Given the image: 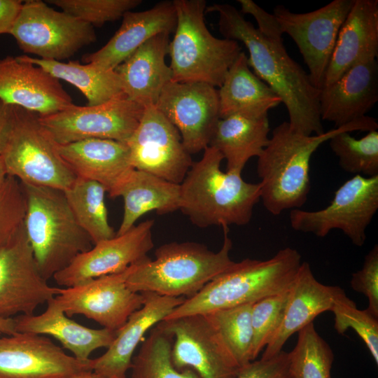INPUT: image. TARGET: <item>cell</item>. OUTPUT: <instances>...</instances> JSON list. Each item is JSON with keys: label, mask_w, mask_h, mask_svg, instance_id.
Returning <instances> with one entry per match:
<instances>
[{"label": "cell", "mask_w": 378, "mask_h": 378, "mask_svg": "<svg viewBox=\"0 0 378 378\" xmlns=\"http://www.w3.org/2000/svg\"><path fill=\"white\" fill-rule=\"evenodd\" d=\"M23 1L0 0V34H10Z\"/></svg>", "instance_id": "cell-45"}, {"label": "cell", "mask_w": 378, "mask_h": 378, "mask_svg": "<svg viewBox=\"0 0 378 378\" xmlns=\"http://www.w3.org/2000/svg\"><path fill=\"white\" fill-rule=\"evenodd\" d=\"M18 332L51 335L70 351L76 359L87 362L96 349L108 348L116 336V331L106 328L94 329L69 318L55 302L54 298L38 315H19L14 317Z\"/></svg>", "instance_id": "cell-28"}, {"label": "cell", "mask_w": 378, "mask_h": 378, "mask_svg": "<svg viewBox=\"0 0 378 378\" xmlns=\"http://www.w3.org/2000/svg\"><path fill=\"white\" fill-rule=\"evenodd\" d=\"M298 333L296 345L288 352L290 378H331L334 354L314 323L308 324Z\"/></svg>", "instance_id": "cell-36"}, {"label": "cell", "mask_w": 378, "mask_h": 378, "mask_svg": "<svg viewBox=\"0 0 378 378\" xmlns=\"http://www.w3.org/2000/svg\"><path fill=\"white\" fill-rule=\"evenodd\" d=\"M252 304L220 309L204 315L239 368L253 361Z\"/></svg>", "instance_id": "cell-35"}, {"label": "cell", "mask_w": 378, "mask_h": 378, "mask_svg": "<svg viewBox=\"0 0 378 378\" xmlns=\"http://www.w3.org/2000/svg\"><path fill=\"white\" fill-rule=\"evenodd\" d=\"M377 128V120L368 115L318 135L295 132L288 122L277 125L257 161L260 200L265 208L274 216L300 209L308 198L309 163L317 148L341 132H370Z\"/></svg>", "instance_id": "cell-2"}, {"label": "cell", "mask_w": 378, "mask_h": 378, "mask_svg": "<svg viewBox=\"0 0 378 378\" xmlns=\"http://www.w3.org/2000/svg\"><path fill=\"white\" fill-rule=\"evenodd\" d=\"M11 119V105L0 101V155L9 130Z\"/></svg>", "instance_id": "cell-46"}, {"label": "cell", "mask_w": 378, "mask_h": 378, "mask_svg": "<svg viewBox=\"0 0 378 378\" xmlns=\"http://www.w3.org/2000/svg\"><path fill=\"white\" fill-rule=\"evenodd\" d=\"M289 290L264 298L252 304L253 360L266 347L279 328L288 303Z\"/></svg>", "instance_id": "cell-38"}, {"label": "cell", "mask_w": 378, "mask_h": 378, "mask_svg": "<svg viewBox=\"0 0 378 378\" xmlns=\"http://www.w3.org/2000/svg\"><path fill=\"white\" fill-rule=\"evenodd\" d=\"M67 378H110L106 376L102 375L92 370H86L74 374Z\"/></svg>", "instance_id": "cell-48"}, {"label": "cell", "mask_w": 378, "mask_h": 378, "mask_svg": "<svg viewBox=\"0 0 378 378\" xmlns=\"http://www.w3.org/2000/svg\"><path fill=\"white\" fill-rule=\"evenodd\" d=\"M268 117L251 119L238 115L218 120L209 146L218 150L226 160V172L241 174L247 162L258 157L270 137Z\"/></svg>", "instance_id": "cell-31"}, {"label": "cell", "mask_w": 378, "mask_h": 378, "mask_svg": "<svg viewBox=\"0 0 378 378\" xmlns=\"http://www.w3.org/2000/svg\"><path fill=\"white\" fill-rule=\"evenodd\" d=\"M141 293L145 298L143 305L134 312L117 331L106 351L99 357L91 359V368L94 372L110 378H127L133 354L140 342L144 340L146 332L164 321L186 299L150 292Z\"/></svg>", "instance_id": "cell-22"}, {"label": "cell", "mask_w": 378, "mask_h": 378, "mask_svg": "<svg viewBox=\"0 0 378 378\" xmlns=\"http://www.w3.org/2000/svg\"><path fill=\"white\" fill-rule=\"evenodd\" d=\"M288 363V353L282 350L273 357L241 367L236 378H290Z\"/></svg>", "instance_id": "cell-43"}, {"label": "cell", "mask_w": 378, "mask_h": 378, "mask_svg": "<svg viewBox=\"0 0 378 378\" xmlns=\"http://www.w3.org/2000/svg\"><path fill=\"white\" fill-rule=\"evenodd\" d=\"M176 27L169 45L172 81L220 87L241 48L238 41L218 38L204 22V0H174Z\"/></svg>", "instance_id": "cell-7"}, {"label": "cell", "mask_w": 378, "mask_h": 378, "mask_svg": "<svg viewBox=\"0 0 378 378\" xmlns=\"http://www.w3.org/2000/svg\"><path fill=\"white\" fill-rule=\"evenodd\" d=\"M224 228V240L217 252L192 242H171L159 246L155 259L139 262L126 280L136 293L150 292L169 297L190 298L233 263L232 243Z\"/></svg>", "instance_id": "cell-5"}, {"label": "cell", "mask_w": 378, "mask_h": 378, "mask_svg": "<svg viewBox=\"0 0 378 378\" xmlns=\"http://www.w3.org/2000/svg\"><path fill=\"white\" fill-rule=\"evenodd\" d=\"M26 199L20 182L8 176L0 186V248L24 227Z\"/></svg>", "instance_id": "cell-41"}, {"label": "cell", "mask_w": 378, "mask_h": 378, "mask_svg": "<svg viewBox=\"0 0 378 378\" xmlns=\"http://www.w3.org/2000/svg\"><path fill=\"white\" fill-rule=\"evenodd\" d=\"M331 312L334 314L335 329L344 334L353 329L368 349L375 363L378 364V319L367 309L360 310L351 299L334 304Z\"/></svg>", "instance_id": "cell-40"}, {"label": "cell", "mask_w": 378, "mask_h": 378, "mask_svg": "<svg viewBox=\"0 0 378 378\" xmlns=\"http://www.w3.org/2000/svg\"><path fill=\"white\" fill-rule=\"evenodd\" d=\"M155 106L176 128L190 155L209 146L220 120L215 87L201 82L171 81Z\"/></svg>", "instance_id": "cell-15"}, {"label": "cell", "mask_w": 378, "mask_h": 378, "mask_svg": "<svg viewBox=\"0 0 378 378\" xmlns=\"http://www.w3.org/2000/svg\"><path fill=\"white\" fill-rule=\"evenodd\" d=\"M349 298L342 288L319 282L309 264L302 262L289 290L288 303L282 323L265 348L262 359L278 354L287 340L320 314L331 311L334 304Z\"/></svg>", "instance_id": "cell-21"}, {"label": "cell", "mask_w": 378, "mask_h": 378, "mask_svg": "<svg viewBox=\"0 0 378 378\" xmlns=\"http://www.w3.org/2000/svg\"><path fill=\"white\" fill-rule=\"evenodd\" d=\"M205 12L218 14L219 30L225 38L245 45L249 66L280 97L288 111L290 127L305 135L323 134L320 90L289 56L283 42L266 38L230 4H214L206 7Z\"/></svg>", "instance_id": "cell-1"}, {"label": "cell", "mask_w": 378, "mask_h": 378, "mask_svg": "<svg viewBox=\"0 0 378 378\" xmlns=\"http://www.w3.org/2000/svg\"><path fill=\"white\" fill-rule=\"evenodd\" d=\"M21 186L26 199L24 230L38 270L48 281L93 243L76 221L63 190Z\"/></svg>", "instance_id": "cell-6"}, {"label": "cell", "mask_w": 378, "mask_h": 378, "mask_svg": "<svg viewBox=\"0 0 378 378\" xmlns=\"http://www.w3.org/2000/svg\"><path fill=\"white\" fill-rule=\"evenodd\" d=\"M135 169L181 184L193 162L176 128L155 107H146L126 142Z\"/></svg>", "instance_id": "cell-14"}, {"label": "cell", "mask_w": 378, "mask_h": 378, "mask_svg": "<svg viewBox=\"0 0 378 378\" xmlns=\"http://www.w3.org/2000/svg\"><path fill=\"white\" fill-rule=\"evenodd\" d=\"M0 155L7 175L23 184L64 191L76 178L39 115L18 106L11 105L10 125Z\"/></svg>", "instance_id": "cell-8"}, {"label": "cell", "mask_w": 378, "mask_h": 378, "mask_svg": "<svg viewBox=\"0 0 378 378\" xmlns=\"http://www.w3.org/2000/svg\"><path fill=\"white\" fill-rule=\"evenodd\" d=\"M301 255L286 247L265 260L246 258L234 263L195 295L174 309L164 320L253 304L289 290L299 269Z\"/></svg>", "instance_id": "cell-4"}, {"label": "cell", "mask_w": 378, "mask_h": 378, "mask_svg": "<svg viewBox=\"0 0 378 378\" xmlns=\"http://www.w3.org/2000/svg\"><path fill=\"white\" fill-rule=\"evenodd\" d=\"M8 176L4 162L0 155V186L3 184L6 177Z\"/></svg>", "instance_id": "cell-49"}, {"label": "cell", "mask_w": 378, "mask_h": 378, "mask_svg": "<svg viewBox=\"0 0 378 378\" xmlns=\"http://www.w3.org/2000/svg\"><path fill=\"white\" fill-rule=\"evenodd\" d=\"M0 101L48 115L73 104L59 80L20 56L0 58Z\"/></svg>", "instance_id": "cell-20"}, {"label": "cell", "mask_w": 378, "mask_h": 378, "mask_svg": "<svg viewBox=\"0 0 378 378\" xmlns=\"http://www.w3.org/2000/svg\"><path fill=\"white\" fill-rule=\"evenodd\" d=\"M124 212L115 235L122 234L135 225L144 214L155 211L163 215L180 209L181 187L152 174L134 169L119 188Z\"/></svg>", "instance_id": "cell-30"}, {"label": "cell", "mask_w": 378, "mask_h": 378, "mask_svg": "<svg viewBox=\"0 0 378 378\" xmlns=\"http://www.w3.org/2000/svg\"><path fill=\"white\" fill-rule=\"evenodd\" d=\"M70 209L79 225L93 244L114 237L105 204L106 190L100 183L76 177L64 191Z\"/></svg>", "instance_id": "cell-33"}, {"label": "cell", "mask_w": 378, "mask_h": 378, "mask_svg": "<svg viewBox=\"0 0 378 378\" xmlns=\"http://www.w3.org/2000/svg\"><path fill=\"white\" fill-rule=\"evenodd\" d=\"M120 27L102 48L83 56L82 61L113 70L153 36L174 32L176 13L173 1H162L144 11H128Z\"/></svg>", "instance_id": "cell-25"}, {"label": "cell", "mask_w": 378, "mask_h": 378, "mask_svg": "<svg viewBox=\"0 0 378 378\" xmlns=\"http://www.w3.org/2000/svg\"><path fill=\"white\" fill-rule=\"evenodd\" d=\"M41 275L24 227L0 248V317L31 315L37 307L59 295Z\"/></svg>", "instance_id": "cell-16"}, {"label": "cell", "mask_w": 378, "mask_h": 378, "mask_svg": "<svg viewBox=\"0 0 378 378\" xmlns=\"http://www.w3.org/2000/svg\"><path fill=\"white\" fill-rule=\"evenodd\" d=\"M351 287L366 296V309L378 318V245L375 244L365 255L362 267L351 275Z\"/></svg>", "instance_id": "cell-42"}, {"label": "cell", "mask_w": 378, "mask_h": 378, "mask_svg": "<svg viewBox=\"0 0 378 378\" xmlns=\"http://www.w3.org/2000/svg\"><path fill=\"white\" fill-rule=\"evenodd\" d=\"M132 358L131 378H200L192 369L177 370L172 360L173 336L159 323L150 329Z\"/></svg>", "instance_id": "cell-34"}, {"label": "cell", "mask_w": 378, "mask_h": 378, "mask_svg": "<svg viewBox=\"0 0 378 378\" xmlns=\"http://www.w3.org/2000/svg\"><path fill=\"white\" fill-rule=\"evenodd\" d=\"M65 12L90 25L102 26L122 18L141 4L140 0H48Z\"/></svg>", "instance_id": "cell-39"}, {"label": "cell", "mask_w": 378, "mask_h": 378, "mask_svg": "<svg viewBox=\"0 0 378 378\" xmlns=\"http://www.w3.org/2000/svg\"><path fill=\"white\" fill-rule=\"evenodd\" d=\"M92 370L44 335L18 332L0 337V378H67Z\"/></svg>", "instance_id": "cell-19"}, {"label": "cell", "mask_w": 378, "mask_h": 378, "mask_svg": "<svg viewBox=\"0 0 378 378\" xmlns=\"http://www.w3.org/2000/svg\"><path fill=\"white\" fill-rule=\"evenodd\" d=\"M377 209L378 176L354 175L338 188L327 206L315 211L292 209L289 220L296 231L324 237L340 230L353 244L362 246Z\"/></svg>", "instance_id": "cell-9"}, {"label": "cell", "mask_w": 378, "mask_h": 378, "mask_svg": "<svg viewBox=\"0 0 378 378\" xmlns=\"http://www.w3.org/2000/svg\"><path fill=\"white\" fill-rule=\"evenodd\" d=\"M223 157L208 146L180 184V210L201 228L248 224L260 200V184L245 181L241 174L223 172Z\"/></svg>", "instance_id": "cell-3"}, {"label": "cell", "mask_w": 378, "mask_h": 378, "mask_svg": "<svg viewBox=\"0 0 378 378\" xmlns=\"http://www.w3.org/2000/svg\"><path fill=\"white\" fill-rule=\"evenodd\" d=\"M9 34L24 52L60 62L96 41L92 25L40 0L23 1Z\"/></svg>", "instance_id": "cell-10"}, {"label": "cell", "mask_w": 378, "mask_h": 378, "mask_svg": "<svg viewBox=\"0 0 378 378\" xmlns=\"http://www.w3.org/2000/svg\"><path fill=\"white\" fill-rule=\"evenodd\" d=\"M169 35L153 36L115 69L124 94L145 107L155 106L163 89L172 81V69L165 62Z\"/></svg>", "instance_id": "cell-27"}, {"label": "cell", "mask_w": 378, "mask_h": 378, "mask_svg": "<svg viewBox=\"0 0 378 378\" xmlns=\"http://www.w3.org/2000/svg\"><path fill=\"white\" fill-rule=\"evenodd\" d=\"M16 332L14 318L0 317V335H9Z\"/></svg>", "instance_id": "cell-47"}, {"label": "cell", "mask_w": 378, "mask_h": 378, "mask_svg": "<svg viewBox=\"0 0 378 378\" xmlns=\"http://www.w3.org/2000/svg\"><path fill=\"white\" fill-rule=\"evenodd\" d=\"M242 14L251 15L258 24V30L266 38L283 42L280 24L272 13H267L252 0H238Z\"/></svg>", "instance_id": "cell-44"}, {"label": "cell", "mask_w": 378, "mask_h": 378, "mask_svg": "<svg viewBox=\"0 0 378 378\" xmlns=\"http://www.w3.org/2000/svg\"><path fill=\"white\" fill-rule=\"evenodd\" d=\"M57 150L76 177L100 183L111 197H116L122 182L134 169L126 143L88 139L57 144Z\"/></svg>", "instance_id": "cell-24"}, {"label": "cell", "mask_w": 378, "mask_h": 378, "mask_svg": "<svg viewBox=\"0 0 378 378\" xmlns=\"http://www.w3.org/2000/svg\"><path fill=\"white\" fill-rule=\"evenodd\" d=\"M159 324L174 337L172 360L177 370L192 369L200 378H236L240 368L205 316H183Z\"/></svg>", "instance_id": "cell-17"}, {"label": "cell", "mask_w": 378, "mask_h": 378, "mask_svg": "<svg viewBox=\"0 0 378 378\" xmlns=\"http://www.w3.org/2000/svg\"><path fill=\"white\" fill-rule=\"evenodd\" d=\"M378 101L377 59L356 64L319 93L321 120L340 127L365 116Z\"/></svg>", "instance_id": "cell-23"}, {"label": "cell", "mask_w": 378, "mask_h": 378, "mask_svg": "<svg viewBox=\"0 0 378 378\" xmlns=\"http://www.w3.org/2000/svg\"><path fill=\"white\" fill-rule=\"evenodd\" d=\"M153 220H147L122 234L93 244L56 273L53 279L58 285L68 288L127 270L148 257L153 248Z\"/></svg>", "instance_id": "cell-18"}, {"label": "cell", "mask_w": 378, "mask_h": 378, "mask_svg": "<svg viewBox=\"0 0 378 378\" xmlns=\"http://www.w3.org/2000/svg\"><path fill=\"white\" fill-rule=\"evenodd\" d=\"M139 262L121 272L62 288L54 300L65 314L83 315L104 328L117 332L144 302L143 293L132 291L126 285Z\"/></svg>", "instance_id": "cell-13"}, {"label": "cell", "mask_w": 378, "mask_h": 378, "mask_svg": "<svg viewBox=\"0 0 378 378\" xmlns=\"http://www.w3.org/2000/svg\"><path fill=\"white\" fill-rule=\"evenodd\" d=\"M377 55L378 1L354 0L340 29L323 86L335 82L356 64L375 59Z\"/></svg>", "instance_id": "cell-26"}, {"label": "cell", "mask_w": 378, "mask_h": 378, "mask_svg": "<svg viewBox=\"0 0 378 378\" xmlns=\"http://www.w3.org/2000/svg\"><path fill=\"white\" fill-rule=\"evenodd\" d=\"M146 107L125 94L96 106L75 104L39 116L42 125L57 144L88 139L126 143L136 129Z\"/></svg>", "instance_id": "cell-11"}, {"label": "cell", "mask_w": 378, "mask_h": 378, "mask_svg": "<svg viewBox=\"0 0 378 378\" xmlns=\"http://www.w3.org/2000/svg\"><path fill=\"white\" fill-rule=\"evenodd\" d=\"M346 172L365 177L378 176V132L372 130L357 139L349 132H341L328 140Z\"/></svg>", "instance_id": "cell-37"}, {"label": "cell", "mask_w": 378, "mask_h": 378, "mask_svg": "<svg viewBox=\"0 0 378 378\" xmlns=\"http://www.w3.org/2000/svg\"><path fill=\"white\" fill-rule=\"evenodd\" d=\"M24 60L38 66L57 79L77 88L86 97L87 106H96L124 94L119 76L115 71L91 63L78 61L63 62L56 60L20 56Z\"/></svg>", "instance_id": "cell-32"}, {"label": "cell", "mask_w": 378, "mask_h": 378, "mask_svg": "<svg viewBox=\"0 0 378 378\" xmlns=\"http://www.w3.org/2000/svg\"><path fill=\"white\" fill-rule=\"evenodd\" d=\"M220 119L238 115L251 119L267 117L281 103L280 97L250 69L241 51L228 69L218 90Z\"/></svg>", "instance_id": "cell-29"}, {"label": "cell", "mask_w": 378, "mask_h": 378, "mask_svg": "<svg viewBox=\"0 0 378 378\" xmlns=\"http://www.w3.org/2000/svg\"><path fill=\"white\" fill-rule=\"evenodd\" d=\"M354 0H334L309 13H298L278 5L273 9L283 34L294 41L309 69L313 85L321 90L340 29Z\"/></svg>", "instance_id": "cell-12"}]
</instances>
